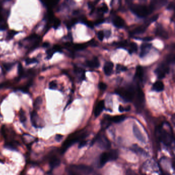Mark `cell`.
Wrapping results in <instances>:
<instances>
[{"mask_svg": "<svg viewBox=\"0 0 175 175\" xmlns=\"http://www.w3.org/2000/svg\"><path fill=\"white\" fill-rule=\"evenodd\" d=\"M86 134L82 133L81 131H77L75 133L71 134L68 137V138L63 143L60 150L61 154H64L71 145L80 140H83Z\"/></svg>", "mask_w": 175, "mask_h": 175, "instance_id": "6da1fadb", "label": "cell"}, {"mask_svg": "<svg viewBox=\"0 0 175 175\" xmlns=\"http://www.w3.org/2000/svg\"><path fill=\"white\" fill-rule=\"evenodd\" d=\"M156 134L158 137L159 140L162 142L166 146H170L171 144L173 137L167 131L162 128V125L159 126L157 128Z\"/></svg>", "mask_w": 175, "mask_h": 175, "instance_id": "7a4b0ae2", "label": "cell"}, {"mask_svg": "<svg viewBox=\"0 0 175 175\" xmlns=\"http://www.w3.org/2000/svg\"><path fill=\"white\" fill-rule=\"evenodd\" d=\"M130 9L134 14L140 18L147 17L152 12L150 7L140 4L131 5Z\"/></svg>", "mask_w": 175, "mask_h": 175, "instance_id": "3957f363", "label": "cell"}, {"mask_svg": "<svg viewBox=\"0 0 175 175\" xmlns=\"http://www.w3.org/2000/svg\"><path fill=\"white\" fill-rule=\"evenodd\" d=\"M116 93L121 96L125 101L130 102L134 99L135 96V91L133 88L130 87L128 89L120 88L117 89Z\"/></svg>", "mask_w": 175, "mask_h": 175, "instance_id": "277c9868", "label": "cell"}, {"mask_svg": "<svg viewBox=\"0 0 175 175\" xmlns=\"http://www.w3.org/2000/svg\"><path fill=\"white\" fill-rule=\"evenodd\" d=\"M96 138L94 141V143L95 142H97L100 148L104 150H108L111 147V144L110 140H108L104 135H99Z\"/></svg>", "mask_w": 175, "mask_h": 175, "instance_id": "5b68a950", "label": "cell"}, {"mask_svg": "<svg viewBox=\"0 0 175 175\" xmlns=\"http://www.w3.org/2000/svg\"><path fill=\"white\" fill-rule=\"evenodd\" d=\"M145 97L143 91L140 88H138L137 91L136 100L135 106L138 111H141L143 108L144 104Z\"/></svg>", "mask_w": 175, "mask_h": 175, "instance_id": "8992f818", "label": "cell"}, {"mask_svg": "<svg viewBox=\"0 0 175 175\" xmlns=\"http://www.w3.org/2000/svg\"><path fill=\"white\" fill-rule=\"evenodd\" d=\"M168 63H162L159 66L155 72L159 79H162L165 77L166 74H167L170 71V68L167 65Z\"/></svg>", "mask_w": 175, "mask_h": 175, "instance_id": "52a82bcc", "label": "cell"}, {"mask_svg": "<svg viewBox=\"0 0 175 175\" xmlns=\"http://www.w3.org/2000/svg\"><path fill=\"white\" fill-rule=\"evenodd\" d=\"M71 167L72 168L71 170H76L78 173L84 175H89L93 171V169L91 167L87 165H83V164L72 165Z\"/></svg>", "mask_w": 175, "mask_h": 175, "instance_id": "ba28073f", "label": "cell"}, {"mask_svg": "<svg viewBox=\"0 0 175 175\" xmlns=\"http://www.w3.org/2000/svg\"><path fill=\"white\" fill-rule=\"evenodd\" d=\"M167 3V1H164V0L153 1L150 3V4L149 7H150V9L153 12L155 9L160 8L162 6H163L164 5H165V4Z\"/></svg>", "mask_w": 175, "mask_h": 175, "instance_id": "9c48e42d", "label": "cell"}, {"mask_svg": "<svg viewBox=\"0 0 175 175\" xmlns=\"http://www.w3.org/2000/svg\"><path fill=\"white\" fill-rule=\"evenodd\" d=\"M39 116L37 112L36 111L34 110L31 111V120L32 126L35 127V128H38L40 127V125L39 124Z\"/></svg>", "mask_w": 175, "mask_h": 175, "instance_id": "30bf717a", "label": "cell"}, {"mask_svg": "<svg viewBox=\"0 0 175 175\" xmlns=\"http://www.w3.org/2000/svg\"><path fill=\"white\" fill-rule=\"evenodd\" d=\"M133 130L134 134L135 135V136L136 137L137 139L141 142L145 143V138L143 136V134H142L141 131H140V130H139L138 126L137 125H134Z\"/></svg>", "mask_w": 175, "mask_h": 175, "instance_id": "8fae6325", "label": "cell"}, {"mask_svg": "<svg viewBox=\"0 0 175 175\" xmlns=\"http://www.w3.org/2000/svg\"><path fill=\"white\" fill-rule=\"evenodd\" d=\"M108 161H110V155L108 152H104L102 154L99 159V164L100 167H103Z\"/></svg>", "mask_w": 175, "mask_h": 175, "instance_id": "7c38bea8", "label": "cell"}, {"mask_svg": "<svg viewBox=\"0 0 175 175\" xmlns=\"http://www.w3.org/2000/svg\"><path fill=\"white\" fill-rule=\"evenodd\" d=\"M61 164V160L56 156H52L49 159V165L51 168L59 167Z\"/></svg>", "mask_w": 175, "mask_h": 175, "instance_id": "4fadbf2b", "label": "cell"}, {"mask_svg": "<svg viewBox=\"0 0 175 175\" xmlns=\"http://www.w3.org/2000/svg\"><path fill=\"white\" fill-rule=\"evenodd\" d=\"M104 108V101L103 100H101V101L99 102V103L97 104L95 109H94V116L96 117L99 116L103 111Z\"/></svg>", "mask_w": 175, "mask_h": 175, "instance_id": "5bb4252c", "label": "cell"}, {"mask_svg": "<svg viewBox=\"0 0 175 175\" xmlns=\"http://www.w3.org/2000/svg\"><path fill=\"white\" fill-rule=\"evenodd\" d=\"M152 44L150 43H143L141 46L140 57L143 58L147 54L150 49Z\"/></svg>", "mask_w": 175, "mask_h": 175, "instance_id": "9a60e30c", "label": "cell"}, {"mask_svg": "<svg viewBox=\"0 0 175 175\" xmlns=\"http://www.w3.org/2000/svg\"><path fill=\"white\" fill-rule=\"evenodd\" d=\"M113 24L116 27H118V28H122L125 25L124 21L123 20V19L121 17H119V16L114 17L113 19Z\"/></svg>", "mask_w": 175, "mask_h": 175, "instance_id": "2e32d148", "label": "cell"}, {"mask_svg": "<svg viewBox=\"0 0 175 175\" xmlns=\"http://www.w3.org/2000/svg\"><path fill=\"white\" fill-rule=\"evenodd\" d=\"M86 65L89 68H99L100 66L99 61L97 58H94L90 61H88L86 62Z\"/></svg>", "mask_w": 175, "mask_h": 175, "instance_id": "e0dca14e", "label": "cell"}, {"mask_svg": "<svg viewBox=\"0 0 175 175\" xmlns=\"http://www.w3.org/2000/svg\"><path fill=\"white\" fill-rule=\"evenodd\" d=\"M114 64L111 62H107L104 66V71L105 74L107 76H110L113 72Z\"/></svg>", "mask_w": 175, "mask_h": 175, "instance_id": "ac0fdd59", "label": "cell"}, {"mask_svg": "<svg viewBox=\"0 0 175 175\" xmlns=\"http://www.w3.org/2000/svg\"><path fill=\"white\" fill-rule=\"evenodd\" d=\"M147 26L146 25L138 26V27L136 28L135 29H134L133 31H131L130 32V35H135L142 34L147 29Z\"/></svg>", "mask_w": 175, "mask_h": 175, "instance_id": "d6986e66", "label": "cell"}, {"mask_svg": "<svg viewBox=\"0 0 175 175\" xmlns=\"http://www.w3.org/2000/svg\"><path fill=\"white\" fill-rule=\"evenodd\" d=\"M126 118V117L124 115H119V116H115L114 117H111L108 116V119L110 122H113L114 123H119L123 121Z\"/></svg>", "mask_w": 175, "mask_h": 175, "instance_id": "ffe728a7", "label": "cell"}, {"mask_svg": "<svg viewBox=\"0 0 175 175\" xmlns=\"http://www.w3.org/2000/svg\"><path fill=\"white\" fill-rule=\"evenodd\" d=\"M19 145V143L18 142L12 140L5 143V147L6 148H8L10 150H17V148Z\"/></svg>", "mask_w": 175, "mask_h": 175, "instance_id": "44dd1931", "label": "cell"}, {"mask_svg": "<svg viewBox=\"0 0 175 175\" xmlns=\"http://www.w3.org/2000/svg\"><path fill=\"white\" fill-rule=\"evenodd\" d=\"M43 5H44L46 7H47L49 9H51L53 7L56 6L59 3V1H41Z\"/></svg>", "mask_w": 175, "mask_h": 175, "instance_id": "7402d4cb", "label": "cell"}, {"mask_svg": "<svg viewBox=\"0 0 175 175\" xmlns=\"http://www.w3.org/2000/svg\"><path fill=\"white\" fill-rule=\"evenodd\" d=\"M153 89L156 91H161L164 89V84L161 81H157L153 84Z\"/></svg>", "mask_w": 175, "mask_h": 175, "instance_id": "603a6c76", "label": "cell"}, {"mask_svg": "<svg viewBox=\"0 0 175 175\" xmlns=\"http://www.w3.org/2000/svg\"><path fill=\"white\" fill-rule=\"evenodd\" d=\"M42 102H43V99L41 97L39 96L36 98L33 104V106L35 111L40 109L41 105L42 104Z\"/></svg>", "mask_w": 175, "mask_h": 175, "instance_id": "cb8c5ba5", "label": "cell"}, {"mask_svg": "<svg viewBox=\"0 0 175 175\" xmlns=\"http://www.w3.org/2000/svg\"><path fill=\"white\" fill-rule=\"evenodd\" d=\"M156 34L157 35L161 37L162 38H163L164 39H167L168 37L167 32L164 31L161 27H158L157 29Z\"/></svg>", "mask_w": 175, "mask_h": 175, "instance_id": "d4e9b609", "label": "cell"}, {"mask_svg": "<svg viewBox=\"0 0 175 175\" xmlns=\"http://www.w3.org/2000/svg\"><path fill=\"white\" fill-rule=\"evenodd\" d=\"M143 77V69L140 66H137L136 72V77L139 79L140 80H142Z\"/></svg>", "mask_w": 175, "mask_h": 175, "instance_id": "484cf974", "label": "cell"}, {"mask_svg": "<svg viewBox=\"0 0 175 175\" xmlns=\"http://www.w3.org/2000/svg\"><path fill=\"white\" fill-rule=\"evenodd\" d=\"M110 155V161L116 160L118 157V152L117 150H111L108 152Z\"/></svg>", "mask_w": 175, "mask_h": 175, "instance_id": "4316f807", "label": "cell"}, {"mask_svg": "<svg viewBox=\"0 0 175 175\" xmlns=\"http://www.w3.org/2000/svg\"><path fill=\"white\" fill-rule=\"evenodd\" d=\"M20 120L21 122L22 123H25L27 120L25 112L23 109H21L20 111Z\"/></svg>", "mask_w": 175, "mask_h": 175, "instance_id": "83f0119b", "label": "cell"}, {"mask_svg": "<svg viewBox=\"0 0 175 175\" xmlns=\"http://www.w3.org/2000/svg\"><path fill=\"white\" fill-rule=\"evenodd\" d=\"M77 22L78 19H76V18H74V19H71L70 20L66 21L65 23L66 26V27H68V29H70Z\"/></svg>", "mask_w": 175, "mask_h": 175, "instance_id": "f1b7e54d", "label": "cell"}, {"mask_svg": "<svg viewBox=\"0 0 175 175\" xmlns=\"http://www.w3.org/2000/svg\"><path fill=\"white\" fill-rule=\"evenodd\" d=\"M88 45L85 43L83 44H76L74 46V49L76 51H81L86 48Z\"/></svg>", "mask_w": 175, "mask_h": 175, "instance_id": "f546056e", "label": "cell"}, {"mask_svg": "<svg viewBox=\"0 0 175 175\" xmlns=\"http://www.w3.org/2000/svg\"><path fill=\"white\" fill-rule=\"evenodd\" d=\"M14 65V64L13 63H5L3 64L4 69L7 71L12 69Z\"/></svg>", "mask_w": 175, "mask_h": 175, "instance_id": "4dcf8cb0", "label": "cell"}, {"mask_svg": "<svg viewBox=\"0 0 175 175\" xmlns=\"http://www.w3.org/2000/svg\"><path fill=\"white\" fill-rule=\"evenodd\" d=\"M159 18V15H154L153 17H152L151 18H150V19L147 20L146 22V23L145 25H146L147 26H148L150 25V24L152 23L153 22H155Z\"/></svg>", "mask_w": 175, "mask_h": 175, "instance_id": "1f68e13d", "label": "cell"}, {"mask_svg": "<svg viewBox=\"0 0 175 175\" xmlns=\"http://www.w3.org/2000/svg\"><path fill=\"white\" fill-rule=\"evenodd\" d=\"M61 24V21L58 18H55L54 19V22L52 23V25H53V27L54 29H57L58 28V27L60 26Z\"/></svg>", "mask_w": 175, "mask_h": 175, "instance_id": "d6a6232c", "label": "cell"}, {"mask_svg": "<svg viewBox=\"0 0 175 175\" xmlns=\"http://www.w3.org/2000/svg\"><path fill=\"white\" fill-rule=\"evenodd\" d=\"M133 150L135 152L137 153L140 154H143L144 153L143 150H142V148L138 147V145L137 144L133 145Z\"/></svg>", "mask_w": 175, "mask_h": 175, "instance_id": "836d02e7", "label": "cell"}, {"mask_svg": "<svg viewBox=\"0 0 175 175\" xmlns=\"http://www.w3.org/2000/svg\"><path fill=\"white\" fill-rule=\"evenodd\" d=\"M130 54H131L132 52H136L138 50L137 45L134 42H131V43L130 44Z\"/></svg>", "mask_w": 175, "mask_h": 175, "instance_id": "e575fe53", "label": "cell"}, {"mask_svg": "<svg viewBox=\"0 0 175 175\" xmlns=\"http://www.w3.org/2000/svg\"><path fill=\"white\" fill-rule=\"evenodd\" d=\"M38 60L36 58H27L25 60V63L26 65H29V64H32L37 63Z\"/></svg>", "mask_w": 175, "mask_h": 175, "instance_id": "d590c367", "label": "cell"}, {"mask_svg": "<svg viewBox=\"0 0 175 175\" xmlns=\"http://www.w3.org/2000/svg\"><path fill=\"white\" fill-rule=\"evenodd\" d=\"M58 84L56 81H51V82L49 83V89L54 90L57 89V88Z\"/></svg>", "mask_w": 175, "mask_h": 175, "instance_id": "8d00e7d4", "label": "cell"}, {"mask_svg": "<svg viewBox=\"0 0 175 175\" xmlns=\"http://www.w3.org/2000/svg\"><path fill=\"white\" fill-rule=\"evenodd\" d=\"M18 34V32L15 31H9L7 35V38L8 40H10V39H12V38L14 37V36L16 34Z\"/></svg>", "mask_w": 175, "mask_h": 175, "instance_id": "74e56055", "label": "cell"}, {"mask_svg": "<svg viewBox=\"0 0 175 175\" xmlns=\"http://www.w3.org/2000/svg\"><path fill=\"white\" fill-rule=\"evenodd\" d=\"M54 53V50L51 48V49H49L46 51V54H47V58L48 59H51V58L52 57L53 54Z\"/></svg>", "mask_w": 175, "mask_h": 175, "instance_id": "f35d334b", "label": "cell"}, {"mask_svg": "<svg viewBox=\"0 0 175 175\" xmlns=\"http://www.w3.org/2000/svg\"><path fill=\"white\" fill-rule=\"evenodd\" d=\"M52 49L54 50V52H62V47L59 45H54L52 48Z\"/></svg>", "mask_w": 175, "mask_h": 175, "instance_id": "ab89813d", "label": "cell"}, {"mask_svg": "<svg viewBox=\"0 0 175 175\" xmlns=\"http://www.w3.org/2000/svg\"><path fill=\"white\" fill-rule=\"evenodd\" d=\"M107 6L106 5V4H103L102 6H101V8L99 9V12H107L108 11Z\"/></svg>", "mask_w": 175, "mask_h": 175, "instance_id": "60d3db41", "label": "cell"}, {"mask_svg": "<svg viewBox=\"0 0 175 175\" xmlns=\"http://www.w3.org/2000/svg\"><path fill=\"white\" fill-rule=\"evenodd\" d=\"M127 69V68L125 67L124 66H122L121 65L118 64L117 65V71H126Z\"/></svg>", "mask_w": 175, "mask_h": 175, "instance_id": "b9f144b4", "label": "cell"}, {"mask_svg": "<svg viewBox=\"0 0 175 175\" xmlns=\"http://www.w3.org/2000/svg\"><path fill=\"white\" fill-rule=\"evenodd\" d=\"M104 37V33L103 31H100L98 33V39H99L101 41H103V39Z\"/></svg>", "mask_w": 175, "mask_h": 175, "instance_id": "7bdbcfd3", "label": "cell"}, {"mask_svg": "<svg viewBox=\"0 0 175 175\" xmlns=\"http://www.w3.org/2000/svg\"><path fill=\"white\" fill-rule=\"evenodd\" d=\"M99 87L100 89H101V91H105L107 88V85L106 84H105L104 83L101 82L99 84Z\"/></svg>", "mask_w": 175, "mask_h": 175, "instance_id": "ee69618b", "label": "cell"}, {"mask_svg": "<svg viewBox=\"0 0 175 175\" xmlns=\"http://www.w3.org/2000/svg\"><path fill=\"white\" fill-rule=\"evenodd\" d=\"M10 85V83L9 82H5L0 84V88H6L8 87Z\"/></svg>", "mask_w": 175, "mask_h": 175, "instance_id": "f6af8a7d", "label": "cell"}, {"mask_svg": "<svg viewBox=\"0 0 175 175\" xmlns=\"http://www.w3.org/2000/svg\"><path fill=\"white\" fill-rule=\"evenodd\" d=\"M84 24H85L86 25H88L90 28H93L94 25V23H93V22L90 21L86 20V22H85Z\"/></svg>", "mask_w": 175, "mask_h": 175, "instance_id": "bcb514c9", "label": "cell"}, {"mask_svg": "<svg viewBox=\"0 0 175 175\" xmlns=\"http://www.w3.org/2000/svg\"><path fill=\"white\" fill-rule=\"evenodd\" d=\"M104 22V19H99L96 20V22L94 23V25H100L101 24L103 23V22Z\"/></svg>", "mask_w": 175, "mask_h": 175, "instance_id": "7dc6e473", "label": "cell"}, {"mask_svg": "<svg viewBox=\"0 0 175 175\" xmlns=\"http://www.w3.org/2000/svg\"><path fill=\"white\" fill-rule=\"evenodd\" d=\"M175 7V4H174V3L173 2H171L170 3L168 4L167 7V9L168 10H172Z\"/></svg>", "mask_w": 175, "mask_h": 175, "instance_id": "c3c4849f", "label": "cell"}, {"mask_svg": "<svg viewBox=\"0 0 175 175\" xmlns=\"http://www.w3.org/2000/svg\"><path fill=\"white\" fill-rule=\"evenodd\" d=\"M8 27L7 23L2 24L0 25V30L1 31H4Z\"/></svg>", "mask_w": 175, "mask_h": 175, "instance_id": "681fc988", "label": "cell"}, {"mask_svg": "<svg viewBox=\"0 0 175 175\" xmlns=\"http://www.w3.org/2000/svg\"><path fill=\"white\" fill-rule=\"evenodd\" d=\"M142 40L143 41H145V42H149V41H151L153 40V38L152 37H145L143 39H142Z\"/></svg>", "mask_w": 175, "mask_h": 175, "instance_id": "f907efd6", "label": "cell"}, {"mask_svg": "<svg viewBox=\"0 0 175 175\" xmlns=\"http://www.w3.org/2000/svg\"><path fill=\"white\" fill-rule=\"evenodd\" d=\"M63 137V136L62 135H60V134H58L56 136V140H57V141L60 142L62 139Z\"/></svg>", "mask_w": 175, "mask_h": 175, "instance_id": "816d5d0a", "label": "cell"}, {"mask_svg": "<svg viewBox=\"0 0 175 175\" xmlns=\"http://www.w3.org/2000/svg\"><path fill=\"white\" fill-rule=\"evenodd\" d=\"M126 175H138L135 172H134L132 170H128L127 172H126Z\"/></svg>", "mask_w": 175, "mask_h": 175, "instance_id": "f5cc1de1", "label": "cell"}, {"mask_svg": "<svg viewBox=\"0 0 175 175\" xmlns=\"http://www.w3.org/2000/svg\"><path fill=\"white\" fill-rule=\"evenodd\" d=\"M86 143H87V142L86 141H82L80 143L79 145V148H82L83 147H84V146L86 145Z\"/></svg>", "mask_w": 175, "mask_h": 175, "instance_id": "db71d44e", "label": "cell"}, {"mask_svg": "<svg viewBox=\"0 0 175 175\" xmlns=\"http://www.w3.org/2000/svg\"><path fill=\"white\" fill-rule=\"evenodd\" d=\"M50 45L49 42H45L42 44V46L44 47V48H47V47H49Z\"/></svg>", "mask_w": 175, "mask_h": 175, "instance_id": "11a10c76", "label": "cell"}, {"mask_svg": "<svg viewBox=\"0 0 175 175\" xmlns=\"http://www.w3.org/2000/svg\"><path fill=\"white\" fill-rule=\"evenodd\" d=\"M88 44L92 46H96V45H97L96 41H94V40H92L88 42Z\"/></svg>", "mask_w": 175, "mask_h": 175, "instance_id": "9f6ffc18", "label": "cell"}, {"mask_svg": "<svg viewBox=\"0 0 175 175\" xmlns=\"http://www.w3.org/2000/svg\"><path fill=\"white\" fill-rule=\"evenodd\" d=\"M68 175H78L75 172H73L72 170H70L68 172Z\"/></svg>", "mask_w": 175, "mask_h": 175, "instance_id": "6f0895ef", "label": "cell"}, {"mask_svg": "<svg viewBox=\"0 0 175 175\" xmlns=\"http://www.w3.org/2000/svg\"><path fill=\"white\" fill-rule=\"evenodd\" d=\"M119 110L120 112H123L125 111L124 108L123 107V106H121V105H120Z\"/></svg>", "mask_w": 175, "mask_h": 175, "instance_id": "680465c9", "label": "cell"}, {"mask_svg": "<svg viewBox=\"0 0 175 175\" xmlns=\"http://www.w3.org/2000/svg\"><path fill=\"white\" fill-rule=\"evenodd\" d=\"M124 109L125 111H130V106H127L125 108H124Z\"/></svg>", "mask_w": 175, "mask_h": 175, "instance_id": "91938a15", "label": "cell"}]
</instances>
